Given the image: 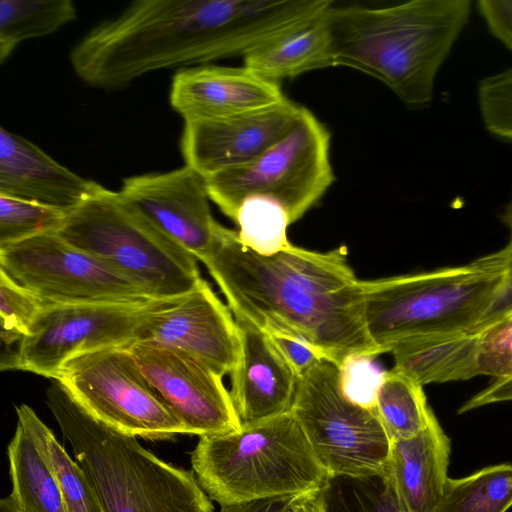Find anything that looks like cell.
Here are the masks:
<instances>
[{"label":"cell","instance_id":"obj_1","mask_svg":"<svg viewBox=\"0 0 512 512\" xmlns=\"http://www.w3.org/2000/svg\"><path fill=\"white\" fill-rule=\"evenodd\" d=\"M202 262L236 320L299 338L340 367L355 357L382 354L368 335L363 280L349 265L345 247L319 252L290 243L265 256L220 225Z\"/></svg>","mask_w":512,"mask_h":512},{"label":"cell","instance_id":"obj_2","mask_svg":"<svg viewBox=\"0 0 512 512\" xmlns=\"http://www.w3.org/2000/svg\"><path fill=\"white\" fill-rule=\"evenodd\" d=\"M323 0H139L93 27L69 54L76 75L104 90L157 70L244 56L322 10Z\"/></svg>","mask_w":512,"mask_h":512},{"label":"cell","instance_id":"obj_3","mask_svg":"<svg viewBox=\"0 0 512 512\" xmlns=\"http://www.w3.org/2000/svg\"><path fill=\"white\" fill-rule=\"evenodd\" d=\"M472 12L471 0H413L327 11L333 66L383 82L408 107L429 105L436 76Z\"/></svg>","mask_w":512,"mask_h":512},{"label":"cell","instance_id":"obj_4","mask_svg":"<svg viewBox=\"0 0 512 512\" xmlns=\"http://www.w3.org/2000/svg\"><path fill=\"white\" fill-rule=\"evenodd\" d=\"M46 403L104 512H214L193 471L95 419L56 379L46 390Z\"/></svg>","mask_w":512,"mask_h":512},{"label":"cell","instance_id":"obj_5","mask_svg":"<svg viewBox=\"0 0 512 512\" xmlns=\"http://www.w3.org/2000/svg\"><path fill=\"white\" fill-rule=\"evenodd\" d=\"M191 465L220 506L293 497L322 488L330 477L291 411L237 432L199 437Z\"/></svg>","mask_w":512,"mask_h":512},{"label":"cell","instance_id":"obj_6","mask_svg":"<svg viewBox=\"0 0 512 512\" xmlns=\"http://www.w3.org/2000/svg\"><path fill=\"white\" fill-rule=\"evenodd\" d=\"M502 277L493 252L465 265L363 281L368 335L383 354L411 336L470 331Z\"/></svg>","mask_w":512,"mask_h":512},{"label":"cell","instance_id":"obj_7","mask_svg":"<svg viewBox=\"0 0 512 512\" xmlns=\"http://www.w3.org/2000/svg\"><path fill=\"white\" fill-rule=\"evenodd\" d=\"M145 288L155 299L179 298L201 280L196 258L159 230L118 191L101 184L56 232Z\"/></svg>","mask_w":512,"mask_h":512},{"label":"cell","instance_id":"obj_8","mask_svg":"<svg viewBox=\"0 0 512 512\" xmlns=\"http://www.w3.org/2000/svg\"><path fill=\"white\" fill-rule=\"evenodd\" d=\"M330 138L325 125L301 106L289 132L261 156L205 178L210 200L233 220L244 199L265 196L278 202L296 222L335 180Z\"/></svg>","mask_w":512,"mask_h":512},{"label":"cell","instance_id":"obj_9","mask_svg":"<svg viewBox=\"0 0 512 512\" xmlns=\"http://www.w3.org/2000/svg\"><path fill=\"white\" fill-rule=\"evenodd\" d=\"M291 412L330 477L387 471L392 440L375 407L347 394L335 362L325 358L299 379Z\"/></svg>","mask_w":512,"mask_h":512},{"label":"cell","instance_id":"obj_10","mask_svg":"<svg viewBox=\"0 0 512 512\" xmlns=\"http://www.w3.org/2000/svg\"><path fill=\"white\" fill-rule=\"evenodd\" d=\"M56 380L91 416L116 431L147 440L189 435L145 378L129 346L78 355L64 364Z\"/></svg>","mask_w":512,"mask_h":512},{"label":"cell","instance_id":"obj_11","mask_svg":"<svg viewBox=\"0 0 512 512\" xmlns=\"http://www.w3.org/2000/svg\"><path fill=\"white\" fill-rule=\"evenodd\" d=\"M175 299V298H174ZM169 299L143 304H50L31 333L1 359V370L56 379L66 362L83 353L139 341L150 313Z\"/></svg>","mask_w":512,"mask_h":512},{"label":"cell","instance_id":"obj_12","mask_svg":"<svg viewBox=\"0 0 512 512\" xmlns=\"http://www.w3.org/2000/svg\"><path fill=\"white\" fill-rule=\"evenodd\" d=\"M0 270L50 304H143V287L56 232L0 248Z\"/></svg>","mask_w":512,"mask_h":512},{"label":"cell","instance_id":"obj_13","mask_svg":"<svg viewBox=\"0 0 512 512\" xmlns=\"http://www.w3.org/2000/svg\"><path fill=\"white\" fill-rule=\"evenodd\" d=\"M143 375L189 435L237 432L242 423L223 376L187 352L152 341L129 346Z\"/></svg>","mask_w":512,"mask_h":512},{"label":"cell","instance_id":"obj_14","mask_svg":"<svg viewBox=\"0 0 512 512\" xmlns=\"http://www.w3.org/2000/svg\"><path fill=\"white\" fill-rule=\"evenodd\" d=\"M139 341L183 350L221 376L231 373L240 353L235 317L203 278L187 294L155 308L141 329Z\"/></svg>","mask_w":512,"mask_h":512},{"label":"cell","instance_id":"obj_15","mask_svg":"<svg viewBox=\"0 0 512 512\" xmlns=\"http://www.w3.org/2000/svg\"><path fill=\"white\" fill-rule=\"evenodd\" d=\"M159 230L201 262L219 224L212 216L206 179L186 165L168 172L127 177L119 190Z\"/></svg>","mask_w":512,"mask_h":512},{"label":"cell","instance_id":"obj_16","mask_svg":"<svg viewBox=\"0 0 512 512\" xmlns=\"http://www.w3.org/2000/svg\"><path fill=\"white\" fill-rule=\"evenodd\" d=\"M300 109L286 99L245 114L186 121L180 138L185 163L205 178L245 166L289 132Z\"/></svg>","mask_w":512,"mask_h":512},{"label":"cell","instance_id":"obj_17","mask_svg":"<svg viewBox=\"0 0 512 512\" xmlns=\"http://www.w3.org/2000/svg\"><path fill=\"white\" fill-rule=\"evenodd\" d=\"M287 98L280 85L242 67L202 65L178 70L169 100L184 120L226 118L269 108Z\"/></svg>","mask_w":512,"mask_h":512},{"label":"cell","instance_id":"obj_18","mask_svg":"<svg viewBox=\"0 0 512 512\" xmlns=\"http://www.w3.org/2000/svg\"><path fill=\"white\" fill-rule=\"evenodd\" d=\"M236 322L240 353L230 373L229 391L242 426L291 411L298 376L266 332L249 323Z\"/></svg>","mask_w":512,"mask_h":512},{"label":"cell","instance_id":"obj_19","mask_svg":"<svg viewBox=\"0 0 512 512\" xmlns=\"http://www.w3.org/2000/svg\"><path fill=\"white\" fill-rule=\"evenodd\" d=\"M98 184L61 165L28 139L0 127V195L69 213Z\"/></svg>","mask_w":512,"mask_h":512},{"label":"cell","instance_id":"obj_20","mask_svg":"<svg viewBox=\"0 0 512 512\" xmlns=\"http://www.w3.org/2000/svg\"><path fill=\"white\" fill-rule=\"evenodd\" d=\"M451 445L435 415L418 435L392 442L388 470L409 512H435L448 479Z\"/></svg>","mask_w":512,"mask_h":512},{"label":"cell","instance_id":"obj_21","mask_svg":"<svg viewBox=\"0 0 512 512\" xmlns=\"http://www.w3.org/2000/svg\"><path fill=\"white\" fill-rule=\"evenodd\" d=\"M330 6L252 48L243 56V66L278 84L283 79L333 66L327 16Z\"/></svg>","mask_w":512,"mask_h":512},{"label":"cell","instance_id":"obj_22","mask_svg":"<svg viewBox=\"0 0 512 512\" xmlns=\"http://www.w3.org/2000/svg\"><path fill=\"white\" fill-rule=\"evenodd\" d=\"M478 334L467 330L435 332L396 343L393 369L420 385L468 380L479 375Z\"/></svg>","mask_w":512,"mask_h":512},{"label":"cell","instance_id":"obj_23","mask_svg":"<svg viewBox=\"0 0 512 512\" xmlns=\"http://www.w3.org/2000/svg\"><path fill=\"white\" fill-rule=\"evenodd\" d=\"M12 490L22 512H66L56 476L21 418L7 447Z\"/></svg>","mask_w":512,"mask_h":512},{"label":"cell","instance_id":"obj_24","mask_svg":"<svg viewBox=\"0 0 512 512\" xmlns=\"http://www.w3.org/2000/svg\"><path fill=\"white\" fill-rule=\"evenodd\" d=\"M374 407L392 442L418 435L434 416L423 386L393 368L382 372Z\"/></svg>","mask_w":512,"mask_h":512},{"label":"cell","instance_id":"obj_25","mask_svg":"<svg viewBox=\"0 0 512 512\" xmlns=\"http://www.w3.org/2000/svg\"><path fill=\"white\" fill-rule=\"evenodd\" d=\"M37 446L51 466L58 481L66 512H104L100 499L78 462L71 458L54 433L26 404L16 407Z\"/></svg>","mask_w":512,"mask_h":512},{"label":"cell","instance_id":"obj_26","mask_svg":"<svg viewBox=\"0 0 512 512\" xmlns=\"http://www.w3.org/2000/svg\"><path fill=\"white\" fill-rule=\"evenodd\" d=\"M77 16L71 0H1L0 63L23 41L52 34Z\"/></svg>","mask_w":512,"mask_h":512},{"label":"cell","instance_id":"obj_27","mask_svg":"<svg viewBox=\"0 0 512 512\" xmlns=\"http://www.w3.org/2000/svg\"><path fill=\"white\" fill-rule=\"evenodd\" d=\"M512 506V464L447 479L435 512H505Z\"/></svg>","mask_w":512,"mask_h":512},{"label":"cell","instance_id":"obj_28","mask_svg":"<svg viewBox=\"0 0 512 512\" xmlns=\"http://www.w3.org/2000/svg\"><path fill=\"white\" fill-rule=\"evenodd\" d=\"M322 490L327 512H409L388 468L369 476L329 477Z\"/></svg>","mask_w":512,"mask_h":512},{"label":"cell","instance_id":"obj_29","mask_svg":"<svg viewBox=\"0 0 512 512\" xmlns=\"http://www.w3.org/2000/svg\"><path fill=\"white\" fill-rule=\"evenodd\" d=\"M233 221L238 225L241 243L260 255H273L290 244V217L278 202L268 197L255 195L244 199Z\"/></svg>","mask_w":512,"mask_h":512},{"label":"cell","instance_id":"obj_30","mask_svg":"<svg viewBox=\"0 0 512 512\" xmlns=\"http://www.w3.org/2000/svg\"><path fill=\"white\" fill-rule=\"evenodd\" d=\"M67 213L32 201L0 195V248L57 232Z\"/></svg>","mask_w":512,"mask_h":512},{"label":"cell","instance_id":"obj_31","mask_svg":"<svg viewBox=\"0 0 512 512\" xmlns=\"http://www.w3.org/2000/svg\"><path fill=\"white\" fill-rule=\"evenodd\" d=\"M49 305L0 270V334L7 346L18 344L28 336Z\"/></svg>","mask_w":512,"mask_h":512},{"label":"cell","instance_id":"obj_32","mask_svg":"<svg viewBox=\"0 0 512 512\" xmlns=\"http://www.w3.org/2000/svg\"><path fill=\"white\" fill-rule=\"evenodd\" d=\"M477 101L485 129L512 141V68L482 78L477 85Z\"/></svg>","mask_w":512,"mask_h":512},{"label":"cell","instance_id":"obj_33","mask_svg":"<svg viewBox=\"0 0 512 512\" xmlns=\"http://www.w3.org/2000/svg\"><path fill=\"white\" fill-rule=\"evenodd\" d=\"M477 334L479 375L496 379L512 377V317L493 323Z\"/></svg>","mask_w":512,"mask_h":512},{"label":"cell","instance_id":"obj_34","mask_svg":"<svg viewBox=\"0 0 512 512\" xmlns=\"http://www.w3.org/2000/svg\"><path fill=\"white\" fill-rule=\"evenodd\" d=\"M373 360L369 356L355 357L340 367L342 384L347 394L367 406H374L376 389L383 372L376 369Z\"/></svg>","mask_w":512,"mask_h":512},{"label":"cell","instance_id":"obj_35","mask_svg":"<svg viewBox=\"0 0 512 512\" xmlns=\"http://www.w3.org/2000/svg\"><path fill=\"white\" fill-rule=\"evenodd\" d=\"M503 277L491 303L470 332L478 333L502 319L512 317V237L502 249L495 252Z\"/></svg>","mask_w":512,"mask_h":512},{"label":"cell","instance_id":"obj_36","mask_svg":"<svg viewBox=\"0 0 512 512\" xmlns=\"http://www.w3.org/2000/svg\"><path fill=\"white\" fill-rule=\"evenodd\" d=\"M286 363L300 379L326 357L309 343L281 333H267Z\"/></svg>","mask_w":512,"mask_h":512},{"label":"cell","instance_id":"obj_37","mask_svg":"<svg viewBox=\"0 0 512 512\" xmlns=\"http://www.w3.org/2000/svg\"><path fill=\"white\" fill-rule=\"evenodd\" d=\"M477 10L491 35L512 50V0H479Z\"/></svg>","mask_w":512,"mask_h":512},{"label":"cell","instance_id":"obj_38","mask_svg":"<svg viewBox=\"0 0 512 512\" xmlns=\"http://www.w3.org/2000/svg\"><path fill=\"white\" fill-rule=\"evenodd\" d=\"M512 400V377L496 379L486 388L468 399L458 410V414L470 410Z\"/></svg>","mask_w":512,"mask_h":512},{"label":"cell","instance_id":"obj_39","mask_svg":"<svg viewBox=\"0 0 512 512\" xmlns=\"http://www.w3.org/2000/svg\"><path fill=\"white\" fill-rule=\"evenodd\" d=\"M322 488L291 497L279 512H327Z\"/></svg>","mask_w":512,"mask_h":512},{"label":"cell","instance_id":"obj_40","mask_svg":"<svg viewBox=\"0 0 512 512\" xmlns=\"http://www.w3.org/2000/svg\"><path fill=\"white\" fill-rule=\"evenodd\" d=\"M291 497L271 498L220 506L219 512H279Z\"/></svg>","mask_w":512,"mask_h":512},{"label":"cell","instance_id":"obj_41","mask_svg":"<svg viewBox=\"0 0 512 512\" xmlns=\"http://www.w3.org/2000/svg\"><path fill=\"white\" fill-rule=\"evenodd\" d=\"M502 223L508 228L510 232V237H512V196L510 200L505 205L503 212L501 214Z\"/></svg>","mask_w":512,"mask_h":512},{"label":"cell","instance_id":"obj_42","mask_svg":"<svg viewBox=\"0 0 512 512\" xmlns=\"http://www.w3.org/2000/svg\"><path fill=\"white\" fill-rule=\"evenodd\" d=\"M0 512H22L16 505L13 498L8 495L0 501Z\"/></svg>","mask_w":512,"mask_h":512}]
</instances>
